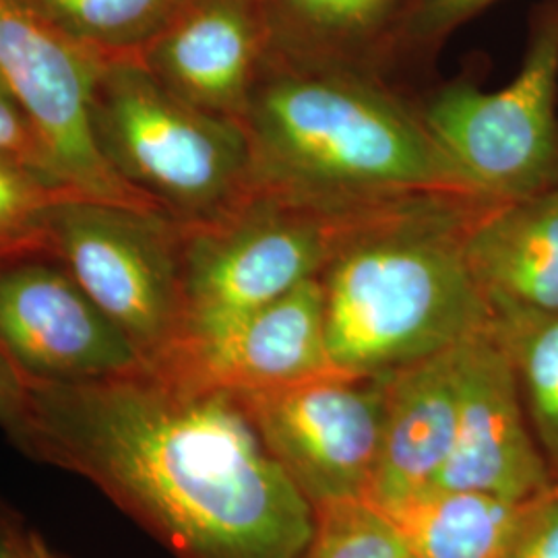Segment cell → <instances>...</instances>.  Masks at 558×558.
I'll return each mask as SVG.
<instances>
[{
  "instance_id": "1",
  "label": "cell",
  "mask_w": 558,
  "mask_h": 558,
  "mask_svg": "<svg viewBox=\"0 0 558 558\" xmlns=\"http://www.w3.org/2000/svg\"><path fill=\"white\" fill-rule=\"evenodd\" d=\"M13 440L92 480L182 558H300L315 509L239 399L168 366L27 379Z\"/></svg>"
},
{
  "instance_id": "2",
  "label": "cell",
  "mask_w": 558,
  "mask_h": 558,
  "mask_svg": "<svg viewBox=\"0 0 558 558\" xmlns=\"http://www.w3.org/2000/svg\"><path fill=\"white\" fill-rule=\"evenodd\" d=\"M242 126L255 189L329 205L482 197L379 75L267 59Z\"/></svg>"
},
{
  "instance_id": "3",
  "label": "cell",
  "mask_w": 558,
  "mask_h": 558,
  "mask_svg": "<svg viewBox=\"0 0 558 558\" xmlns=\"http://www.w3.org/2000/svg\"><path fill=\"white\" fill-rule=\"evenodd\" d=\"M476 195L403 201L362 223L320 274L331 362L377 377L430 359L493 325L465 255Z\"/></svg>"
},
{
  "instance_id": "4",
  "label": "cell",
  "mask_w": 558,
  "mask_h": 558,
  "mask_svg": "<svg viewBox=\"0 0 558 558\" xmlns=\"http://www.w3.org/2000/svg\"><path fill=\"white\" fill-rule=\"evenodd\" d=\"M92 133L108 168L180 226L214 220L253 189L244 126L172 94L140 59H106Z\"/></svg>"
},
{
  "instance_id": "5",
  "label": "cell",
  "mask_w": 558,
  "mask_h": 558,
  "mask_svg": "<svg viewBox=\"0 0 558 558\" xmlns=\"http://www.w3.org/2000/svg\"><path fill=\"white\" fill-rule=\"evenodd\" d=\"M398 203L329 205L253 189L218 218L180 226L179 345L218 338L302 281L319 278L352 232Z\"/></svg>"
},
{
  "instance_id": "6",
  "label": "cell",
  "mask_w": 558,
  "mask_h": 558,
  "mask_svg": "<svg viewBox=\"0 0 558 558\" xmlns=\"http://www.w3.org/2000/svg\"><path fill=\"white\" fill-rule=\"evenodd\" d=\"M48 253L133 339L149 364L182 338V230L156 211L69 195L48 218Z\"/></svg>"
},
{
  "instance_id": "7",
  "label": "cell",
  "mask_w": 558,
  "mask_h": 558,
  "mask_svg": "<svg viewBox=\"0 0 558 558\" xmlns=\"http://www.w3.org/2000/svg\"><path fill=\"white\" fill-rule=\"evenodd\" d=\"M558 15L546 21L499 92L458 80L428 96L420 117L484 199H525L558 186Z\"/></svg>"
},
{
  "instance_id": "8",
  "label": "cell",
  "mask_w": 558,
  "mask_h": 558,
  "mask_svg": "<svg viewBox=\"0 0 558 558\" xmlns=\"http://www.w3.org/2000/svg\"><path fill=\"white\" fill-rule=\"evenodd\" d=\"M387 375H323L232 391L263 445L317 511L366 499L379 453Z\"/></svg>"
},
{
  "instance_id": "9",
  "label": "cell",
  "mask_w": 558,
  "mask_h": 558,
  "mask_svg": "<svg viewBox=\"0 0 558 558\" xmlns=\"http://www.w3.org/2000/svg\"><path fill=\"white\" fill-rule=\"evenodd\" d=\"M104 60L15 0H0V81L34 122L52 174L81 197L161 214L124 184L98 151L92 94Z\"/></svg>"
},
{
  "instance_id": "10",
  "label": "cell",
  "mask_w": 558,
  "mask_h": 558,
  "mask_svg": "<svg viewBox=\"0 0 558 558\" xmlns=\"http://www.w3.org/2000/svg\"><path fill=\"white\" fill-rule=\"evenodd\" d=\"M0 345L32 380L108 379L149 364L77 279L40 260L0 263Z\"/></svg>"
},
{
  "instance_id": "11",
  "label": "cell",
  "mask_w": 558,
  "mask_h": 558,
  "mask_svg": "<svg viewBox=\"0 0 558 558\" xmlns=\"http://www.w3.org/2000/svg\"><path fill=\"white\" fill-rule=\"evenodd\" d=\"M458 366V433L433 490H482L511 499L555 490L495 325L459 343Z\"/></svg>"
},
{
  "instance_id": "12",
  "label": "cell",
  "mask_w": 558,
  "mask_h": 558,
  "mask_svg": "<svg viewBox=\"0 0 558 558\" xmlns=\"http://www.w3.org/2000/svg\"><path fill=\"white\" fill-rule=\"evenodd\" d=\"M137 59L182 100L242 124L269 59L260 0H184Z\"/></svg>"
},
{
  "instance_id": "13",
  "label": "cell",
  "mask_w": 558,
  "mask_h": 558,
  "mask_svg": "<svg viewBox=\"0 0 558 558\" xmlns=\"http://www.w3.org/2000/svg\"><path fill=\"white\" fill-rule=\"evenodd\" d=\"M156 364L228 391L269 389L339 373L327 343L320 279L302 281L218 338L180 343Z\"/></svg>"
},
{
  "instance_id": "14",
  "label": "cell",
  "mask_w": 558,
  "mask_h": 558,
  "mask_svg": "<svg viewBox=\"0 0 558 558\" xmlns=\"http://www.w3.org/2000/svg\"><path fill=\"white\" fill-rule=\"evenodd\" d=\"M458 348L387 373L379 453L366 493L383 511L430 493L453 451Z\"/></svg>"
},
{
  "instance_id": "15",
  "label": "cell",
  "mask_w": 558,
  "mask_h": 558,
  "mask_svg": "<svg viewBox=\"0 0 558 558\" xmlns=\"http://www.w3.org/2000/svg\"><path fill=\"white\" fill-rule=\"evenodd\" d=\"M465 255L493 313H558V186L486 207Z\"/></svg>"
},
{
  "instance_id": "16",
  "label": "cell",
  "mask_w": 558,
  "mask_h": 558,
  "mask_svg": "<svg viewBox=\"0 0 558 558\" xmlns=\"http://www.w3.org/2000/svg\"><path fill=\"white\" fill-rule=\"evenodd\" d=\"M269 60L383 77L399 50L403 0H260Z\"/></svg>"
},
{
  "instance_id": "17",
  "label": "cell",
  "mask_w": 558,
  "mask_h": 558,
  "mask_svg": "<svg viewBox=\"0 0 558 558\" xmlns=\"http://www.w3.org/2000/svg\"><path fill=\"white\" fill-rule=\"evenodd\" d=\"M544 497L511 499L437 488L385 513L396 521L414 557L511 558Z\"/></svg>"
},
{
  "instance_id": "18",
  "label": "cell",
  "mask_w": 558,
  "mask_h": 558,
  "mask_svg": "<svg viewBox=\"0 0 558 558\" xmlns=\"http://www.w3.org/2000/svg\"><path fill=\"white\" fill-rule=\"evenodd\" d=\"M66 40L106 59L133 57L160 36L184 0H15Z\"/></svg>"
},
{
  "instance_id": "19",
  "label": "cell",
  "mask_w": 558,
  "mask_h": 558,
  "mask_svg": "<svg viewBox=\"0 0 558 558\" xmlns=\"http://www.w3.org/2000/svg\"><path fill=\"white\" fill-rule=\"evenodd\" d=\"M539 451L558 486V313L495 311Z\"/></svg>"
},
{
  "instance_id": "20",
  "label": "cell",
  "mask_w": 558,
  "mask_h": 558,
  "mask_svg": "<svg viewBox=\"0 0 558 558\" xmlns=\"http://www.w3.org/2000/svg\"><path fill=\"white\" fill-rule=\"evenodd\" d=\"M77 195L34 163L0 156V263L48 253L52 207Z\"/></svg>"
},
{
  "instance_id": "21",
  "label": "cell",
  "mask_w": 558,
  "mask_h": 558,
  "mask_svg": "<svg viewBox=\"0 0 558 558\" xmlns=\"http://www.w3.org/2000/svg\"><path fill=\"white\" fill-rule=\"evenodd\" d=\"M396 521L368 499L315 511V527L300 558H412Z\"/></svg>"
},
{
  "instance_id": "22",
  "label": "cell",
  "mask_w": 558,
  "mask_h": 558,
  "mask_svg": "<svg viewBox=\"0 0 558 558\" xmlns=\"http://www.w3.org/2000/svg\"><path fill=\"white\" fill-rule=\"evenodd\" d=\"M495 0H403L399 48L433 50Z\"/></svg>"
},
{
  "instance_id": "23",
  "label": "cell",
  "mask_w": 558,
  "mask_h": 558,
  "mask_svg": "<svg viewBox=\"0 0 558 558\" xmlns=\"http://www.w3.org/2000/svg\"><path fill=\"white\" fill-rule=\"evenodd\" d=\"M0 156H11L17 160L34 163L52 174L48 154L44 149V143L34 122L25 114L15 96L2 85V81H0Z\"/></svg>"
},
{
  "instance_id": "24",
  "label": "cell",
  "mask_w": 558,
  "mask_h": 558,
  "mask_svg": "<svg viewBox=\"0 0 558 558\" xmlns=\"http://www.w3.org/2000/svg\"><path fill=\"white\" fill-rule=\"evenodd\" d=\"M511 558H558V486L539 500Z\"/></svg>"
},
{
  "instance_id": "25",
  "label": "cell",
  "mask_w": 558,
  "mask_h": 558,
  "mask_svg": "<svg viewBox=\"0 0 558 558\" xmlns=\"http://www.w3.org/2000/svg\"><path fill=\"white\" fill-rule=\"evenodd\" d=\"M27 412V379L0 345V426L15 437Z\"/></svg>"
},
{
  "instance_id": "26",
  "label": "cell",
  "mask_w": 558,
  "mask_h": 558,
  "mask_svg": "<svg viewBox=\"0 0 558 558\" xmlns=\"http://www.w3.org/2000/svg\"><path fill=\"white\" fill-rule=\"evenodd\" d=\"M17 558H59L46 544L44 539L34 534V532H27L23 538L17 539Z\"/></svg>"
},
{
  "instance_id": "27",
  "label": "cell",
  "mask_w": 558,
  "mask_h": 558,
  "mask_svg": "<svg viewBox=\"0 0 558 558\" xmlns=\"http://www.w3.org/2000/svg\"><path fill=\"white\" fill-rule=\"evenodd\" d=\"M0 558H17V555H13L4 544H0Z\"/></svg>"
},
{
  "instance_id": "28",
  "label": "cell",
  "mask_w": 558,
  "mask_h": 558,
  "mask_svg": "<svg viewBox=\"0 0 558 558\" xmlns=\"http://www.w3.org/2000/svg\"><path fill=\"white\" fill-rule=\"evenodd\" d=\"M412 558H418V557H412Z\"/></svg>"
}]
</instances>
